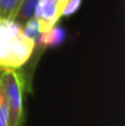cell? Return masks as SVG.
Returning <instances> with one entry per match:
<instances>
[{
  "label": "cell",
  "instance_id": "8",
  "mask_svg": "<svg viewBox=\"0 0 125 126\" xmlns=\"http://www.w3.org/2000/svg\"><path fill=\"white\" fill-rule=\"evenodd\" d=\"M81 0H64L60 5V15L61 16H70L72 15L80 6Z\"/></svg>",
  "mask_w": 125,
  "mask_h": 126
},
{
  "label": "cell",
  "instance_id": "4",
  "mask_svg": "<svg viewBox=\"0 0 125 126\" xmlns=\"http://www.w3.org/2000/svg\"><path fill=\"white\" fill-rule=\"evenodd\" d=\"M38 1L39 0H22L12 21L17 22L21 26H25L27 21L36 17V9H37Z\"/></svg>",
  "mask_w": 125,
  "mask_h": 126
},
{
  "label": "cell",
  "instance_id": "5",
  "mask_svg": "<svg viewBox=\"0 0 125 126\" xmlns=\"http://www.w3.org/2000/svg\"><path fill=\"white\" fill-rule=\"evenodd\" d=\"M22 0H0V20H14Z\"/></svg>",
  "mask_w": 125,
  "mask_h": 126
},
{
  "label": "cell",
  "instance_id": "7",
  "mask_svg": "<svg viewBox=\"0 0 125 126\" xmlns=\"http://www.w3.org/2000/svg\"><path fill=\"white\" fill-rule=\"evenodd\" d=\"M0 126H9V109L5 102L1 82H0Z\"/></svg>",
  "mask_w": 125,
  "mask_h": 126
},
{
  "label": "cell",
  "instance_id": "2",
  "mask_svg": "<svg viewBox=\"0 0 125 126\" xmlns=\"http://www.w3.org/2000/svg\"><path fill=\"white\" fill-rule=\"evenodd\" d=\"M1 86L4 89L5 102L9 109V126H21L22 109V82L16 70L2 69Z\"/></svg>",
  "mask_w": 125,
  "mask_h": 126
},
{
  "label": "cell",
  "instance_id": "3",
  "mask_svg": "<svg viewBox=\"0 0 125 126\" xmlns=\"http://www.w3.org/2000/svg\"><path fill=\"white\" fill-rule=\"evenodd\" d=\"M36 17L39 20L42 26V32L53 28L60 15V5L58 0H39L36 9Z\"/></svg>",
  "mask_w": 125,
  "mask_h": 126
},
{
  "label": "cell",
  "instance_id": "6",
  "mask_svg": "<svg viewBox=\"0 0 125 126\" xmlns=\"http://www.w3.org/2000/svg\"><path fill=\"white\" fill-rule=\"evenodd\" d=\"M23 31H25V33H26L27 37H30L31 39H33L35 43H36V41L39 37V34L42 33V26H41L39 20L37 17H33L30 21H27L26 25L23 26Z\"/></svg>",
  "mask_w": 125,
  "mask_h": 126
},
{
  "label": "cell",
  "instance_id": "1",
  "mask_svg": "<svg viewBox=\"0 0 125 126\" xmlns=\"http://www.w3.org/2000/svg\"><path fill=\"white\" fill-rule=\"evenodd\" d=\"M36 48L33 39L26 36L23 26L12 20H0V66L17 70L31 59Z\"/></svg>",
  "mask_w": 125,
  "mask_h": 126
},
{
  "label": "cell",
  "instance_id": "9",
  "mask_svg": "<svg viewBox=\"0 0 125 126\" xmlns=\"http://www.w3.org/2000/svg\"><path fill=\"white\" fill-rule=\"evenodd\" d=\"M1 72H2V67L0 66V82H1Z\"/></svg>",
  "mask_w": 125,
  "mask_h": 126
}]
</instances>
